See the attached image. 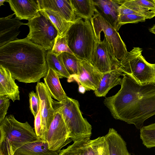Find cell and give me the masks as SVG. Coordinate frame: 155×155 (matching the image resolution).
Here are the masks:
<instances>
[{"label": "cell", "instance_id": "obj_1", "mask_svg": "<svg viewBox=\"0 0 155 155\" xmlns=\"http://www.w3.org/2000/svg\"><path fill=\"white\" fill-rule=\"evenodd\" d=\"M46 53L27 37L19 39L0 48V65L19 82H38L48 72Z\"/></svg>", "mask_w": 155, "mask_h": 155}, {"label": "cell", "instance_id": "obj_2", "mask_svg": "<svg viewBox=\"0 0 155 155\" xmlns=\"http://www.w3.org/2000/svg\"><path fill=\"white\" fill-rule=\"evenodd\" d=\"M125 106L114 117L138 129L155 115V84L139 85L131 78L127 83Z\"/></svg>", "mask_w": 155, "mask_h": 155}, {"label": "cell", "instance_id": "obj_3", "mask_svg": "<svg viewBox=\"0 0 155 155\" xmlns=\"http://www.w3.org/2000/svg\"><path fill=\"white\" fill-rule=\"evenodd\" d=\"M0 155H8L12 148L14 154L25 144L39 139L28 122H20L12 114L0 122Z\"/></svg>", "mask_w": 155, "mask_h": 155}, {"label": "cell", "instance_id": "obj_4", "mask_svg": "<svg viewBox=\"0 0 155 155\" xmlns=\"http://www.w3.org/2000/svg\"><path fill=\"white\" fill-rule=\"evenodd\" d=\"M65 36L73 54L91 62L97 41L90 20L79 18L71 26Z\"/></svg>", "mask_w": 155, "mask_h": 155}, {"label": "cell", "instance_id": "obj_5", "mask_svg": "<svg viewBox=\"0 0 155 155\" xmlns=\"http://www.w3.org/2000/svg\"><path fill=\"white\" fill-rule=\"evenodd\" d=\"M52 104L55 113L61 115L69 130L70 138L72 141L90 138L92 126L83 117L78 100L68 97L60 102L53 100Z\"/></svg>", "mask_w": 155, "mask_h": 155}, {"label": "cell", "instance_id": "obj_6", "mask_svg": "<svg viewBox=\"0 0 155 155\" xmlns=\"http://www.w3.org/2000/svg\"><path fill=\"white\" fill-rule=\"evenodd\" d=\"M142 49L134 47L120 61L118 69L141 85L155 84L153 64L147 62L142 54Z\"/></svg>", "mask_w": 155, "mask_h": 155}, {"label": "cell", "instance_id": "obj_7", "mask_svg": "<svg viewBox=\"0 0 155 155\" xmlns=\"http://www.w3.org/2000/svg\"><path fill=\"white\" fill-rule=\"evenodd\" d=\"M24 25L29 28L26 37L29 40L42 47L46 51L51 50L58 33L43 10H40L35 17Z\"/></svg>", "mask_w": 155, "mask_h": 155}, {"label": "cell", "instance_id": "obj_8", "mask_svg": "<svg viewBox=\"0 0 155 155\" xmlns=\"http://www.w3.org/2000/svg\"><path fill=\"white\" fill-rule=\"evenodd\" d=\"M97 41L101 40L102 31L110 45L115 57L120 61L127 54L126 45L118 31L100 15L95 13L90 20Z\"/></svg>", "mask_w": 155, "mask_h": 155}, {"label": "cell", "instance_id": "obj_9", "mask_svg": "<svg viewBox=\"0 0 155 155\" xmlns=\"http://www.w3.org/2000/svg\"><path fill=\"white\" fill-rule=\"evenodd\" d=\"M70 134L61 115L55 113L46 137L49 149L59 153L63 147L72 141Z\"/></svg>", "mask_w": 155, "mask_h": 155}, {"label": "cell", "instance_id": "obj_10", "mask_svg": "<svg viewBox=\"0 0 155 155\" xmlns=\"http://www.w3.org/2000/svg\"><path fill=\"white\" fill-rule=\"evenodd\" d=\"M91 63L100 72L106 73L118 69L120 61L115 57L105 38L97 41Z\"/></svg>", "mask_w": 155, "mask_h": 155}, {"label": "cell", "instance_id": "obj_11", "mask_svg": "<svg viewBox=\"0 0 155 155\" xmlns=\"http://www.w3.org/2000/svg\"><path fill=\"white\" fill-rule=\"evenodd\" d=\"M40 101L41 130V139L46 140V137L55 114L52 106L53 99L44 83L38 82L35 87Z\"/></svg>", "mask_w": 155, "mask_h": 155}, {"label": "cell", "instance_id": "obj_12", "mask_svg": "<svg viewBox=\"0 0 155 155\" xmlns=\"http://www.w3.org/2000/svg\"><path fill=\"white\" fill-rule=\"evenodd\" d=\"M103 74L89 61L79 59L78 74L74 79L86 91H94L98 87Z\"/></svg>", "mask_w": 155, "mask_h": 155}, {"label": "cell", "instance_id": "obj_13", "mask_svg": "<svg viewBox=\"0 0 155 155\" xmlns=\"http://www.w3.org/2000/svg\"><path fill=\"white\" fill-rule=\"evenodd\" d=\"M14 14L0 18V48L19 39L17 37L20 32L19 28L24 24L15 18H12Z\"/></svg>", "mask_w": 155, "mask_h": 155}, {"label": "cell", "instance_id": "obj_14", "mask_svg": "<svg viewBox=\"0 0 155 155\" xmlns=\"http://www.w3.org/2000/svg\"><path fill=\"white\" fill-rule=\"evenodd\" d=\"M92 1L95 13L100 15L118 31L119 8L120 6L118 1L92 0Z\"/></svg>", "mask_w": 155, "mask_h": 155}, {"label": "cell", "instance_id": "obj_15", "mask_svg": "<svg viewBox=\"0 0 155 155\" xmlns=\"http://www.w3.org/2000/svg\"><path fill=\"white\" fill-rule=\"evenodd\" d=\"M40 10L48 9L58 12L67 21L74 22L76 16L71 0H37Z\"/></svg>", "mask_w": 155, "mask_h": 155}, {"label": "cell", "instance_id": "obj_16", "mask_svg": "<svg viewBox=\"0 0 155 155\" xmlns=\"http://www.w3.org/2000/svg\"><path fill=\"white\" fill-rule=\"evenodd\" d=\"M15 18L19 20L32 19L37 15L40 9L37 0H7Z\"/></svg>", "mask_w": 155, "mask_h": 155}, {"label": "cell", "instance_id": "obj_17", "mask_svg": "<svg viewBox=\"0 0 155 155\" xmlns=\"http://www.w3.org/2000/svg\"><path fill=\"white\" fill-rule=\"evenodd\" d=\"M10 71L0 65V96H5L13 102L20 100L19 87Z\"/></svg>", "mask_w": 155, "mask_h": 155}, {"label": "cell", "instance_id": "obj_18", "mask_svg": "<svg viewBox=\"0 0 155 155\" xmlns=\"http://www.w3.org/2000/svg\"><path fill=\"white\" fill-rule=\"evenodd\" d=\"M118 2L120 5L138 12L146 19L155 16L154 0H120Z\"/></svg>", "mask_w": 155, "mask_h": 155}, {"label": "cell", "instance_id": "obj_19", "mask_svg": "<svg viewBox=\"0 0 155 155\" xmlns=\"http://www.w3.org/2000/svg\"><path fill=\"white\" fill-rule=\"evenodd\" d=\"M123 73L118 69L104 73L97 88L94 93L97 97H105L109 90L117 85H120Z\"/></svg>", "mask_w": 155, "mask_h": 155}, {"label": "cell", "instance_id": "obj_20", "mask_svg": "<svg viewBox=\"0 0 155 155\" xmlns=\"http://www.w3.org/2000/svg\"><path fill=\"white\" fill-rule=\"evenodd\" d=\"M58 153L50 150L46 141L40 139L24 145L14 155H58Z\"/></svg>", "mask_w": 155, "mask_h": 155}, {"label": "cell", "instance_id": "obj_21", "mask_svg": "<svg viewBox=\"0 0 155 155\" xmlns=\"http://www.w3.org/2000/svg\"><path fill=\"white\" fill-rule=\"evenodd\" d=\"M58 73L51 68H48V72L44 78V84L49 90L52 97L58 101H61L68 97L64 90Z\"/></svg>", "mask_w": 155, "mask_h": 155}, {"label": "cell", "instance_id": "obj_22", "mask_svg": "<svg viewBox=\"0 0 155 155\" xmlns=\"http://www.w3.org/2000/svg\"><path fill=\"white\" fill-rule=\"evenodd\" d=\"M104 136L108 145L109 155H130L126 143L114 128H110Z\"/></svg>", "mask_w": 155, "mask_h": 155}, {"label": "cell", "instance_id": "obj_23", "mask_svg": "<svg viewBox=\"0 0 155 155\" xmlns=\"http://www.w3.org/2000/svg\"><path fill=\"white\" fill-rule=\"evenodd\" d=\"M90 138L79 139L61 150L58 155H96Z\"/></svg>", "mask_w": 155, "mask_h": 155}, {"label": "cell", "instance_id": "obj_24", "mask_svg": "<svg viewBox=\"0 0 155 155\" xmlns=\"http://www.w3.org/2000/svg\"><path fill=\"white\" fill-rule=\"evenodd\" d=\"M77 18L90 20L95 14L92 0H71Z\"/></svg>", "mask_w": 155, "mask_h": 155}, {"label": "cell", "instance_id": "obj_25", "mask_svg": "<svg viewBox=\"0 0 155 155\" xmlns=\"http://www.w3.org/2000/svg\"><path fill=\"white\" fill-rule=\"evenodd\" d=\"M46 60L48 68H51L58 74L60 78H66L68 82L71 81V77L64 64L61 54L56 55L51 52L47 51Z\"/></svg>", "mask_w": 155, "mask_h": 155}, {"label": "cell", "instance_id": "obj_26", "mask_svg": "<svg viewBox=\"0 0 155 155\" xmlns=\"http://www.w3.org/2000/svg\"><path fill=\"white\" fill-rule=\"evenodd\" d=\"M42 10L56 28L58 35L60 36L65 35L73 23L67 21L57 12L48 9Z\"/></svg>", "mask_w": 155, "mask_h": 155}, {"label": "cell", "instance_id": "obj_27", "mask_svg": "<svg viewBox=\"0 0 155 155\" xmlns=\"http://www.w3.org/2000/svg\"><path fill=\"white\" fill-rule=\"evenodd\" d=\"M61 54L64 65L71 76V82L77 74L79 58L74 54L68 52H63Z\"/></svg>", "mask_w": 155, "mask_h": 155}, {"label": "cell", "instance_id": "obj_28", "mask_svg": "<svg viewBox=\"0 0 155 155\" xmlns=\"http://www.w3.org/2000/svg\"><path fill=\"white\" fill-rule=\"evenodd\" d=\"M140 138L143 144L147 148L155 147V123L140 129Z\"/></svg>", "mask_w": 155, "mask_h": 155}, {"label": "cell", "instance_id": "obj_29", "mask_svg": "<svg viewBox=\"0 0 155 155\" xmlns=\"http://www.w3.org/2000/svg\"><path fill=\"white\" fill-rule=\"evenodd\" d=\"M51 51V53L56 55L64 52L73 54L68 46L65 35L63 36L58 35Z\"/></svg>", "mask_w": 155, "mask_h": 155}, {"label": "cell", "instance_id": "obj_30", "mask_svg": "<svg viewBox=\"0 0 155 155\" xmlns=\"http://www.w3.org/2000/svg\"><path fill=\"white\" fill-rule=\"evenodd\" d=\"M91 142L96 155H109L108 145L105 136L91 140Z\"/></svg>", "mask_w": 155, "mask_h": 155}, {"label": "cell", "instance_id": "obj_31", "mask_svg": "<svg viewBox=\"0 0 155 155\" xmlns=\"http://www.w3.org/2000/svg\"><path fill=\"white\" fill-rule=\"evenodd\" d=\"M146 19L142 15L136 14H127L119 15L118 31L123 25L127 23H137L145 21Z\"/></svg>", "mask_w": 155, "mask_h": 155}, {"label": "cell", "instance_id": "obj_32", "mask_svg": "<svg viewBox=\"0 0 155 155\" xmlns=\"http://www.w3.org/2000/svg\"><path fill=\"white\" fill-rule=\"evenodd\" d=\"M30 108L34 117L38 113L40 104V100L37 94L33 91L29 94Z\"/></svg>", "mask_w": 155, "mask_h": 155}, {"label": "cell", "instance_id": "obj_33", "mask_svg": "<svg viewBox=\"0 0 155 155\" xmlns=\"http://www.w3.org/2000/svg\"><path fill=\"white\" fill-rule=\"evenodd\" d=\"M10 104V99L7 97L0 96V122L6 117Z\"/></svg>", "mask_w": 155, "mask_h": 155}, {"label": "cell", "instance_id": "obj_34", "mask_svg": "<svg viewBox=\"0 0 155 155\" xmlns=\"http://www.w3.org/2000/svg\"><path fill=\"white\" fill-rule=\"evenodd\" d=\"M34 127L35 132L38 139L41 138V115L40 107L38 112L35 117Z\"/></svg>", "mask_w": 155, "mask_h": 155}, {"label": "cell", "instance_id": "obj_35", "mask_svg": "<svg viewBox=\"0 0 155 155\" xmlns=\"http://www.w3.org/2000/svg\"><path fill=\"white\" fill-rule=\"evenodd\" d=\"M78 91L80 93L82 94L84 93L86 91L84 87L81 85H79Z\"/></svg>", "mask_w": 155, "mask_h": 155}, {"label": "cell", "instance_id": "obj_36", "mask_svg": "<svg viewBox=\"0 0 155 155\" xmlns=\"http://www.w3.org/2000/svg\"><path fill=\"white\" fill-rule=\"evenodd\" d=\"M149 30L151 32L155 34V25H154Z\"/></svg>", "mask_w": 155, "mask_h": 155}, {"label": "cell", "instance_id": "obj_37", "mask_svg": "<svg viewBox=\"0 0 155 155\" xmlns=\"http://www.w3.org/2000/svg\"><path fill=\"white\" fill-rule=\"evenodd\" d=\"M7 0H0V6L4 5V3L5 2H6Z\"/></svg>", "mask_w": 155, "mask_h": 155}, {"label": "cell", "instance_id": "obj_38", "mask_svg": "<svg viewBox=\"0 0 155 155\" xmlns=\"http://www.w3.org/2000/svg\"><path fill=\"white\" fill-rule=\"evenodd\" d=\"M14 154L13 153L12 151H11L9 154L8 155H14Z\"/></svg>", "mask_w": 155, "mask_h": 155}, {"label": "cell", "instance_id": "obj_39", "mask_svg": "<svg viewBox=\"0 0 155 155\" xmlns=\"http://www.w3.org/2000/svg\"><path fill=\"white\" fill-rule=\"evenodd\" d=\"M153 64H154V68L155 69V63Z\"/></svg>", "mask_w": 155, "mask_h": 155}]
</instances>
